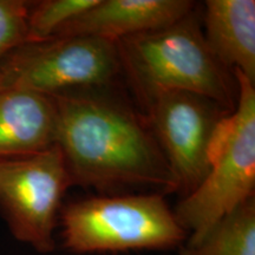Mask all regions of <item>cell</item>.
I'll use <instances>...</instances> for the list:
<instances>
[{"label": "cell", "mask_w": 255, "mask_h": 255, "mask_svg": "<svg viewBox=\"0 0 255 255\" xmlns=\"http://www.w3.org/2000/svg\"><path fill=\"white\" fill-rule=\"evenodd\" d=\"M195 8L189 0H98L53 37H92L119 41L176 23Z\"/></svg>", "instance_id": "8"}, {"label": "cell", "mask_w": 255, "mask_h": 255, "mask_svg": "<svg viewBox=\"0 0 255 255\" xmlns=\"http://www.w3.org/2000/svg\"><path fill=\"white\" fill-rule=\"evenodd\" d=\"M181 255H255V196L187 244Z\"/></svg>", "instance_id": "11"}, {"label": "cell", "mask_w": 255, "mask_h": 255, "mask_svg": "<svg viewBox=\"0 0 255 255\" xmlns=\"http://www.w3.org/2000/svg\"><path fill=\"white\" fill-rule=\"evenodd\" d=\"M63 245L76 254L168 250L188 233L159 194L100 195L62 207Z\"/></svg>", "instance_id": "3"}, {"label": "cell", "mask_w": 255, "mask_h": 255, "mask_svg": "<svg viewBox=\"0 0 255 255\" xmlns=\"http://www.w3.org/2000/svg\"><path fill=\"white\" fill-rule=\"evenodd\" d=\"M202 20L206 43L219 63L255 84L254 0H208Z\"/></svg>", "instance_id": "10"}, {"label": "cell", "mask_w": 255, "mask_h": 255, "mask_svg": "<svg viewBox=\"0 0 255 255\" xmlns=\"http://www.w3.org/2000/svg\"><path fill=\"white\" fill-rule=\"evenodd\" d=\"M52 97L0 85V159L31 155L55 145Z\"/></svg>", "instance_id": "9"}, {"label": "cell", "mask_w": 255, "mask_h": 255, "mask_svg": "<svg viewBox=\"0 0 255 255\" xmlns=\"http://www.w3.org/2000/svg\"><path fill=\"white\" fill-rule=\"evenodd\" d=\"M146 110V122L163 152L177 190L190 194L208 174L209 152L219 124L228 111L203 96L168 92Z\"/></svg>", "instance_id": "7"}, {"label": "cell", "mask_w": 255, "mask_h": 255, "mask_svg": "<svg viewBox=\"0 0 255 255\" xmlns=\"http://www.w3.org/2000/svg\"><path fill=\"white\" fill-rule=\"evenodd\" d=\"M30 4L23 0H0V59L26 41Z\"/></svg>", "instance_id": "13"}, {"label": "cell", "mask_w": 255, "mask_h": 255, "mask_svg": "<svg viewBox=\"0 0 255 255\" xmlns=\"http://www.w3.org/2000/svg\"><path fill=\"white\" fill-rule=\"evenodd\" d=\"M120 73L116 43L92 37L24 41L0 59V85L49 97L104 89Z\"/></svg>", "instance_id": "5"}, {"label": "cell", "mask_w": 255, "mask_h": 255, "mask_svg": "<svg viewBox=\"0 0 255 255\" xmlns=\"http://www.w3.org/2000/svg\"><path fill=\"white\" fill-rule=\"evenodd\" d=\"M55 144L71 186L101 191L177 190L146 119L103 89L53 96Z\"/></svg>", "instance_id": "1"}, {"label": "cell", "mask_w": 255, "mask_h": 255, "mask_svg": "<svg viewBox=\"0 0 255 255\" xmlns=\"http://www.w3.org/2000/svg\"><path fill=\"white\" fill-rule=\"evenodd\" d=\"M233 73L238 103L216 130L208 174L174 210L181 227L190 234L187 244L199 240L216 221L254 197L255 84L240 72Z\"/></svg>", "instance_id": "4"}, {"label": "cell", "mask_w": 255, "mask_h": 255, "mask_svg": "<svg viewBox=\"0 0 255 255\" xmlns=\"http://www.w3.org/2000/svg\"><path fill=\"white\" fill-rule=\"evenodd\" d=\"M116 47L122 72L144 108L176 91L203 96L228 113L237 107V78L209 50L194 9L167 27L120 39Z\"/></svg>", "instance_id": "2"}, {"label": "cell", "mask_w": 255, "mask_h": 255, "mask_svg": "<svg viewBox=\"0 0 255 255\" xmlns=\"http://www.w3.org/2000/svg\"><path fill=\"white\" fill-rule=\"evenodd\" d=\"M98 0H43L31 2L27 14V39L44 40L70 20L84 13Z\"/></svg>", "instance_id": "12"}, {"label": "cell", "mask_w": 255, "mask_h": 255, "mask_svg": "<svg viewBox=\"0 0 255 255\" xmlns=\"http://www.w3.org/2000/svg\"><path fill=\"white\" fill-rule=\"evenodd\" d=\"M69 187L68 169L56 144L36 154L0 159V213L11 234L38 253H52Z\"/></svg>", "instance_id": "6"}]
</instances>
